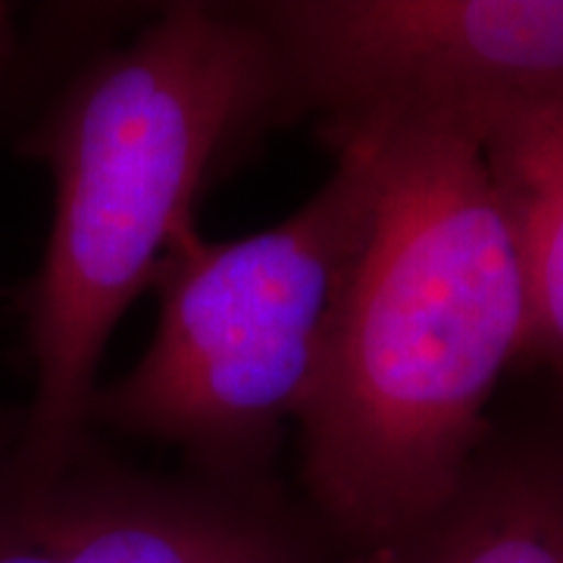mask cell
I'll return each mask as SVG.
<instances>
[{
    "mask_svg": "<svg viewBox=\"0 0 563 563\" xmlns=\"http://www.w3.org/2000/svg\"><path fill=\"white\" fill-rule=\"evenodd\" d=\"M363 125L383 129L376 203L298 426L322 517L379 548L417 529L485 442L488 401L526 361L529 288L473 129L444 117Z\"/></svg>",
    "mask_w": 563,
    "mask_h": 563,
    "instance_id": "cell-1",
    "label": "cell"
},
{
    "mask_svg": "<svg viewBox=\"0 0 563 563\" xmlns=\"http://www.w3.org/2000/svg\"><path fill=\"white\" fill-rule=\"evenodd\" d=\"M279 107L276 54L251 7L169 3L44 125L54 220L29 307L35 391L22 442L38 485L79 451L107 342L195 232L213 166Z\"/></svg>",
    "mask_w": 563,
    "mask_h": 563,
    "instance_id": "cell-2",
    "label": "cell"
},
{
    "mask_svg": "<svg viewBox=\"0 0 563 563\" xmlns=\"http://www.w3.org/2000/svg\"><path fill=\"white\" fill-rule=\"evenodd\" d=\"M335 166L285 220L232 242L185 235L154 282L157 329L135 366L98 388L91 420L210 463L261 454L301 422L366 242L383 129L329 132Z\"/></svg>",
    "mask_w": 563,
    "mask_h": 563,
    "instance_id": "cell-3",
    "label": "cell"
},
{
    "mask_svg": "<svg viewBox=\"0 0 563 563\" xmlns=\"http://www.w3.org/2000/svg\"><path fill=\"white\" fill-rule=\"evenodd\" d=\"M251 13L282 107L317 110L329 132L563 95V0H273Z\"/></svg>",
    "mask_w": 563,
    "mask_h": 563,
    "instance_id": "cell-4",
    "label": "cell"
},
{
    "mask_svg": "<svg viewBox=\"0 0 563 563\" xmlns=\"http://www.w3.org/2000/svg\"><path fill=\"white\" fill-rule=\"evenodd\" d=\"M0 563H298L295 539L239 488L117 483L54 510Z\"/></svg>",
    "mask_w": 563,
    "mask_h": 563,
    "instance_id": "cell-5",
    "label": "cell"
},
{
    "mask_svg": "<svg viewBox=\"0 0 563 563\" xmlns=\"http://www.w3.org/2000/svg\"><path fill=\"white\" fill-rule=\"evenodd\" d=\"M395 551L398 563H563V435L488 429L454 492Z\"/></svg>",
    "mask_w": 563,
    "mask_h": 563,
    "instance_id": "cell-6",
    "label": "cell"
},
{
    "mask_svg": "<svg viewBox=\"0 0 563 563\" xmlns=\"http://www.w3.org/2000/svg\"><path fill=\"white\" fill-rule=\"evenodd\" d=\"M457 122L483 144L520 239L529 288L526 357L563 369V95L495 103Z\"/></svg>",
    "mask_w": 563,
    "mask_h": 563,
    "instance_id": "cell-7",
    "label": "cell"
},
{
    "mask_svg": "<svg viewBox=\"0 0 563 563\" xmlns=\"http://www.w3.org/2000/svg\"><path fill=\"white\" fill-rule=\"evenodd\" d=\"M347 563H398V551L395 544H379V548H363L357 558Z\"/></svg>",
    "mask_w": 563,
    "mask_h": 563,
    "instance_id": "cell-8",
    "label": "cell"
},
{
    "mask_svg": "<svg viewBox=\"0 0 563 563\" xmlns=\"http://www.w3.org/2000/svg\"><path fill=\"white\" fill-rule=\"evenodd\" d=\"M10 41H13V32H10V10L0 3V66L10 57Z\"/></svg>",
    "mask_w": 563,
    "mask_h": 563,
    "instance_id": "cell-9",
    "label": "cell"
}]
</instances>
